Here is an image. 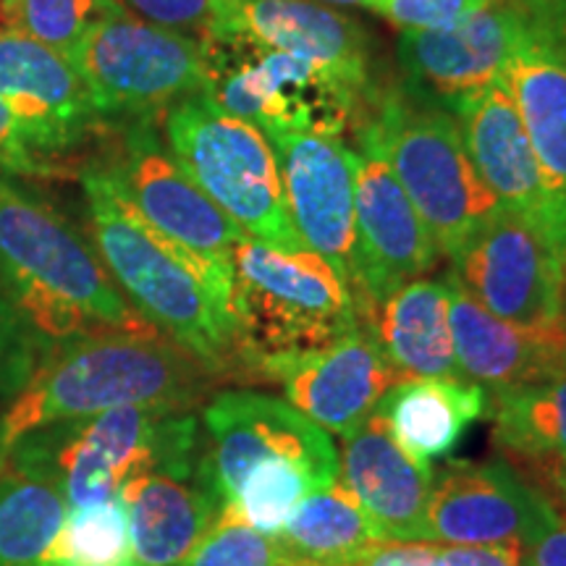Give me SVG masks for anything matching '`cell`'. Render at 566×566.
<instances>
[{
  "label": "cell",
  "instance_id": "6da1fadb",
  "mask_svg": "<svg viewBox=\"0 0 566 566\" xmlns=\"http://www.w3.org/2000/svg\"><path fill=\"white\" fill-rule=\"evenodd\" d=\"M0 292L27 325L40 357L82 336L160 334L122 294L95 244L3 174Z\"/></svg>",
  "mask_w": 566,
  "mask_h": 566
},
{
  "label": "cell",
  "instance_id": "7a4b0ae2",
  "mask_svg": "<svg viewBox=\"0 0 566 566\" xmlns=\"http://www.w3.org/2000/svg\"><path fill=\"white\" fill-rule=\"evenodd\" d=\"M212 375L163 334L82 336L38 359L19 394L0 407V470L27 438L118 407H189Z\"/></svg>",
  "mask_w": 566,
  "mask_h": 566
},
{
  "label": "cell",
  "instance_id": "3957f363",
  "mask_svg": "<svg viewBox=\"0 0 566 566\" xmlns=\"http://www.w3.org/2000/svg\"><path fill=\"white\" fill-rule=\"evenodd\" d=\"M92 244L132 307L212 378L239 367L231 279L145 223L95 166L82 174Z\"/></svg>",
  "mask_w": 566,
  "mask_h": 566
},
{
  "label": "cell",
  "instance_id": "277c9868",
  "mask_svg": "<svg viewBox=\"0 0 566 566\" xmlns=\"http://www.w3.org/2000/svg\"><path fill=\"white\" fill-rule=\"evenodd\" d=\"M6 464L51 478L71 509L103 504L145 472L200 475L202 422L189 407H118L40 430Z\"/></svg>",
  "mask_w": 566,
  "mask_h": 566
},
{
  "label": "cell",
  "instance_id": "5b68a950",
  "mask_svg": "<svg viewBox=\"0 0 566 566\" xmlns=\"http://www.w3.org/2000/svg\"><path fill=\"white\" fill-rule=\"evenodd\" d=\"M229 315L239 367L252 375L268 359L323 349L363 325L349 286L321 254L250 237L231 250Z\"/></svg>",
  "mask_w": 566,
  "mask_h": 566
},
{
  "label": "cell",
  "instance_id": "8992f818",
  "mask_svg": "<svg viewBox=\"0 0 566 566\" xmlns=\"http://www.w3.org/2000/svg\"><path fill=\"white\" fill-rule=\"evenodd\" d=\"M367 108L359 145L388 163L438 252L451 258L470 231L499 208L472 166L457 118L401 87L373 90Z\"/></svg>",
  "mask_w": 566,
  "mask_h": 566
},
{
  "label": "cell",
  "instance_id": "52a82bcc",
  "mask_svg": "<svg viewBox=\"0 0 566 566\" xmlns=\"http://www.w3.org/2000/svg\"><path fill=\"white\" fill-rule=\"evenodd\" d=\"M163 132L189 179L244 237L283 252L304 250L289 218L279 158L258 126L229 116L202 92L166 111Z\"/></svg>",
  "mask_w": 566,
  "mask_h": 566
},
{
  "label": "cell",
  "instance_id": "ba28073f",
  "mask_svg": "<svg viewBox=\"0 0 566 566\" xmlns=\"http://www.w3.org/2000/svg\"><path fill=\"white\" fill-rule=\"evenodd\" d=\"M205 48L210 69L205 95L268 139L275 134L342 139L357 118L359 101H367L331 69L252 40H205Z\"/></svg>",
  "mask_w": 566,
  "mask_h": 566
},
{
  "label": "cell",
  "instance_id": "9c48e42d",
  "mask_svg": "<svg viewBox=\"0 0 566 566\" xmlns=\"http://www.w3.org/2000/svg\"><path fill=\"white\" fill-rule=\"evenodd\" d=\"M101 116H166L208 90V48L195 34L168 30L118 9L92 21L69 53Z\"/></svg>",
  "mask_w": 566,
  "mask_h": 566
},
{
  "label": "cell",
  "instance_id": "30bf717a",
  "mask_svg": "<svg viewBox=\"0 0 566 566\" xmlns=\"http://www.w3.org/2000/svg\"><path fill=\"white\" fill-rule=\"evenodd\" d=\"M451 275L488 313L525 328L566 323V268L554 239L495 208L451 254Z\"/></svg>",
  "mask_w": 566,
  "mask_h": 566
},
{
  "label": "cell",
  "instance_id": "8fae6325",
  "mask_svg": "<svg viewBox=\"0 0 566 566\" xmlns=\"http://www.w3.org/2000/svg\"><path fill=\"white\" fill-rule=\"evenodd\" d=\"M95 168L142 221L231 279V250L242 229L189 179L150 118L126 122Z\"/></svg>",
  "mask_w": 566,
  "mask_h": 566
},
{
  "label": "cell",
  "instance_id": "7c38bea8",
  "mask_svg": "<svg viewBox=\"0 0 566 566\" xmlns=\"http://www.w3.org/2000/svg\"><path fill=\"white\" fill-rule=\"evenodd\" d=\"M202 478L231 504L252 467L292 459L325 488L338 480V451L331 436L279 396L231 388L212 394L202 409Z\"/></svg>",
  "mask_w": 566,
  "mask_h": 566
},
{
  "label": "cell",
  "instance_id": "4fadbf2b",
  "mask_svg": "<svg viewBox=\"0 0 566 566\" xmlns=\"http://www.w3.org/2000/svg\"><path fill=\"white\" fill-rule=\"evenodd\" d=\"M530 24L516 0H495L454 27L401 30L396 42L399 87L454 116L470 97L504 80Z\"/></svg>",
  "mask_w": 566,
  "mask_h": 566
},
{
  "label": "cell",
  "instance_id": "5bb4252c",
  "mask_svg": "<svg viewBox=\"0 0 566 566\" xmlns=\"http://www.w3.org/2000/svg\"><path fill=\"white\" fill-rule=\"evenodd\" d=\"M357 153L352 296L365 321L375 304L422 279L441 252L388 163L370 147Z\"/></svg>",
  "mask_w": 566,
  "mask_h": 566
},
{
  "label": "cell",
  "instance_id": "9a60e30c",
  "mask_svg": "<svg viewBox=\"0 0 566 566\" xmlns=\"http://www.w3.org/2000/svg\"><path fill=\"white\" fill-rule=\"evenodd\" d=\"M254 375L281 384L289 405L342 438L375 415L388 388L401 384L365 323L323 349L268 359Z\"/></svg>",
  "mask_w": 566,
  "mask_h": 566
},
{
  "label": "cell",
  "instance_id": "2e32d148",
  "mask_svg": "<svg viewBox=\"0 0 566 566\" xmlns=\"http://www.w3.org/2000/svg\"><path fill=\"white\" fill-rule=\"evenodd\" d=\"M0 101L24 145L51 171L55 155L84 142L103 118L69 55L6 27L0 30Z\"/></svg>",
  "mask_w": 566,
  "mask_h": 566
},
{
  "label": "cell",
  "instance_id": "e0dca14e",
  "mask_svg": "<svg viewBox=\"0 0 566 566\" xmlns=\"http://www.w3.org/2000/svg\"><path fill=\"white\" fill-rule=\"evenodd\" d=\"M289 218L304 250L321 254L354 286V179L359 153L336 137L275 134Z\"/></svg>",
  "mask_w": 566,
  "mask_h": 566
},
{
  "label": "cell",
  "instance_id": "ac0fdd59",
  "mask_svg": "<svg viewBox=\"0 0 566 566\" xmlns=\"http://www.w3.org/2000/svg\"><path fill=\"white\" fill-rule=\"evenodd\" d=\"M242 38L296 55L373 92V55L365 27L334 6L315 0H221L202 40Z\"/></svg>",
  "mask_w": 566,
  "mask_h": 566
},
{
  "label": "cell",
  "instance_id": "d6986e66",
  "mask_svg": "<svg viewBox=\"0 0 566 566\" xmlns=\"http://www.w3.org/2000/svg\"><path fill=\"white\" fill-rule=\"evenodd\" d=\"M546 499L512 464L457 459L433 478L424 514L428 541L520 548Z\"/></svg>",
  "mask_w": 566,
  "mask_h": 566
},
{
  "label": "cell",
  "instance_id": "ffe728a7",
  "mask_svg": "<svg viewBox=\"0 0 566 566\" xmlns=\"http://www.w3.org/2000/svg\"><path fill=\"white\" fill-rule=\"evenodd\" d=\"M504 82L541 168L548 231L566 268V34L530 24Z\"/></svg>",
  "mask_w": 566,
  "mask_h": 566
},
{
  "label": "cell",
  "instance_id": "44dd1931",
  "mask_svg": "<svg viewBox=\"0 0 566 566\" xmlns=\"http://www.w3.org/2000/svg\"><path fill=\"white\" fill-rule=\"evenodd\" d=\"M338 483L370 514L386 541H428L424 514L433 470L396 441L391 424L378 409L344 436Z\"/></svg>",
  "mask_w": 566,
  "mask_h": 566
},
{
  "label": "cell",
  "instance_id": "7402d4cb",
  "mask_svg": "<svg viewBox=\"0 0 566 566\" xmlns=\"http://www.w3.org/2000/svg\"><path fill=\"white\" fill-rule=\"evenodd\" d=\"M446 283L457 365L467 384L501 391L566 373V323L551 328L506 323L480 307L451 273L446 275Z\"/></svg>",
  "mask_w": 566,
  "mask_h": 566
},
{
  "label": "cell",
  "instance_id": "603a6c76",
  "mask_svg": "<svg viewBox=\"0 0 566 566\" xmlns=\"http://www.w3.org/2000/svg\"><path fill=\"white\" fill-rule=\"evenodd\" d=\"M472 166L501 208H509L548 233V205L541 168L506 82L470 97L454 113Z\"/></svg>",
  "mask_w": 566,
  "mask_h": 566
},
{
  "label": "cell",
  "instance_id": "cb8c5ba5",
  "mask_svg": "<svg viewBox=\"0 0 566 566\" xmlns=\"http://www.w3.org/2000/svg\"><path fill=\"white\" fill-rule=\"evenodd\" d=\"M118 499L129 516V566H179L221 514L202 472H145L124 483Z\"/></svg>",
  "mask_w": 566,
  "mask_h": 566
},
{
  "label": "cell",
  "instance_id": "d4e9b609",
  "mask_svg": "<svg viewBox=\"0 0 566 566\" xmlns=\"http://www.w3.org/2000/svg\"><path fill=\"white\" fill-rule=\"evenodd\" d=\"M451 296L446 279H417L367 313L388 365L401 380H464L451 336Z\"/></svg>",
  "mask_w": 566,
  "mask_h": 566
},
{
  "label": "cell",
  "instance_id": "484cf974",
  "mask_svg": "<svg viewBox=\"0 0 566 566\" xmlns=\"http://www.w3.org/2000/svg\"><path fill=\"white\" fill-rule=\"evenodd\" d=\"M488 405L491 396L478 384L420 378L388 388L378 412L391 424L396 441L430 464L457 449L467 428L488 412Z\"/></svg>",
  "mask_w": 566,
  "mask_h": 566
},
{
  "label": "cell",
  "instance_id": "4316f807",
  "mask_svg": "<svg viewBox=\"0 0 566 566\" xmlns=\"http://www.w3.org/2000/svg\"><path fill=\"white\" fill-rule=\"evenodd\" d=\"M275 537L304 566H352L386 541L370 514L338 480L307 495Z\"/></svg>",
  "mask_w": 566,
  "mask_h": 566
},
{
  "label": "cell",
  "instance_id": "83f0119b",
  "mask_svg": "<svg viewBox=\"0 0 566 566\" xmlns=\"http://www.w3.org/2000/svg\"><path fill=\"white\" fill-rule=\"evenodd\" d=\"M493 443L548 467L566 464V373L541 384L488 391Z\"/></svg>",
  "mask_w": 566,
  "mask_h": 566
},
{
  "label": "cell",
  "instance_id": "f1b7e54d",
  "mask_svg": "<svg viewBox=\"0 0 566 566\" xmlns=\"http://www.w3.org/2000/svg\"><path fill=\"white\" fill-rule=\"evenodd\" d=\"M69 509L51 478L6 464L0 470V566H42Z\"/></svg>",
  "mask_w": 566,
  "mask_h": 566
},
{
  "label": "cell",
  "instance_id": "f546056e",
  "mask_svg": "<svg viewBox=\"0 0 566 566\" xmlns=\"http://www.w3.org/2000/svg\"><path fill=\"white\" fill-rule=\"evenodd\" d=\"M132 541L124 501L69 509L42 566H129Z\"/></svg>",
  "mask_w": 566,
  "mask_h": 566
},
{
  "label": "cell",
  "instance_id": "4dcf8cb0",
  "mask_svg": "<svg viewBox=\"0 0 566 566\" xmlns=\"http://www.w3.org/2000/svg\"><path fill=\"white\" fill-rule=\"evenodd\" d=\"M317 491H325V485L304 464L292 459H268L247 472L233 501L226 506L237 509L247 525L260 533L279 535L294 509Z\"/></svg>",
  "mask_w": 566,
  "mask_h": 566
},
{
  "label": "cell",
  "instance_id": "1f68e13d",
  "mask_svg": "<svg viewBox=\"0 0 566 566\" xmlns=\"http://www.w3.org/2000/svg\"><path fill=\"white\" fill-rule=\"evenodd\" d=\"M118 9V0H0V19L6 30L69 55L92 21Z\"/></svg>",
  "mask_w": 566,
  "mask_h": 566
},
{
  "label": "cell",
  "instance_id": "d6a6232c",
  "mask_svg": "<svg viewBox=\"0 0 566 566\" xmlns=\"http://www.w3.org/2000/svg\"><path fill=\"white\" fill-rule=\"evenodd\" d=\"M179 566H304L281 546L279 537L247 525L237 509L223 506L216 525Z\"/></svg>",
  "mask_w": 566,
  "mask_h": 566
},
{
  "label": "cell",
  "instance_id": "836d02e7",
  "mask_svg": "<svg viewBox=\"0 0 566 566\" xmlns=\"http://www.w3.org/2000/svg\"><path fill=\"white\" fill-rule=\"evenodd\" d=\"M40 352L17 310L0 292V407H6L38 367Z\"/></svg>",
  "mask_w": 566,
  "mask_h": 566
},
{
  "label": "cell",
  "instance_id": "e575fe53",
  "mask_svg": "<svg viewBox=\"0 0 566 566\" xmlns=\"http://www.w3.org/2000/svg\"><path fill=\"white\" fill-rule=\"evenodd\" d=\"M495 0H378L375 13H384L401 30H443L475 17Z\"/></svg>",
  "mask_w": 566,
  "mask_h": 566
},
{
  "label": "cell",
  "instance_id": "d590c367",
  "mask_svg": "<svg viewBox=\"0 0 566 566\" xmlns=\"http://www.w3.org/2000/svg\"><path fill=\"white\" fill-rule=\"evenodd\" d=\"M118 3H126L145 21L202 40L216 21L221 0H118Z\"/></svg>",
  "mask_w": 566,
  "mask_h": 566
},
{
  "label": "cell",
  "instance_id": "8d00e7d4",
  "mask_svg": "<svg viewBox=\"0 0 566 566\" xmlns=\"http://www.w3.org/2000/svg\"><path fill=\"white\" fill-rule=\"evenodd\" d=\"M520 556L525 566H566V512L543 501L533 527L520 543Z\"/></svg>",
  "mask_w": 566,
  "mask_h": 566
},
{
  "label": "cell",
  "instance_id": "74e56055",
  "mask_svg": "<svg viewBox=\"0 0 566 566\" xmlns=\"http://www.w3.org/2000/svg\"><path fill=\"white\" fill-rule=\"evenodd\" d=\"M352 566H446L441 548L428 541H384Z\"/></svg>",
  "mask_w": 566,
  "mask_h": 566
},
{
  "label": "cell",
  "instance_id": "f35d334b",
  "mask_svg": "<svg viewBox=\"0 0 566 566\" xmlns=\"http://www.w3.org/2000/svg\"><path fill=\"white\" fill-rule=\"evenodd\" d=\"M0 171L13 176H51V168L34 155L21 139V132L13 116L0 101Z\"/></svg>",
  "mask_w": 566,
  "mask_h": 566
},
{
  "label": "cell",
  "instance_id": "ab89813d",
  "mask_svg": "<svg viewBox=\"0 0 566 566\" xmlns=\"http://www.w3.org/2000/svg\"><path fill=\"white\" fill-rule=\"evenodd\" d=\"M441 554L446 566H525L514 546H449Z\"/></svg>",
  "mask_w": 566,
  "mask_h": 566
},
{
  "label": "cell",
  "instance_id": "60d3db41",
  "mask_svg": "<svg viewBox=\"0 0 566 566\" xmlns=\"http://www.w3.org/2000/svg\"><path fill=\"white\" fill-rule=\"evenodd\" d=\"M530 21L541 30L566 34V0H516Z\"/></svg>",
  "mask_w": 566,
  "mask_h": 566
},
{
  "label": "cell",
  "instance_id": "b9f144b4",
  "mask_svg": "<svg viewBox=\"0 0 566 566\" xmlns=\"http://www.w3.org/2000/svg\"><path fill=\"white\" fill-rule=\"evenodd\" d=\"M548 480L554 483L558 495L566 501V464L564 467H548Z\"/></svg>",
  "mask_w": 566,
  "mask_h": 566
},
{
  "label": "cell",
  "instance_id": "7bdbcfd3",
  "mask_svg": "<svg viewBox=\"0 0 566 566\" xmlns=\"http://www.w3.org/2000/svg\"><path fill=\"white\" fill-rule=\"evenodd\" d=\"M315 3H325V6H357V9H375L378 0H315Z\"/></svg>",
  "mask_w": 566,
  "mask_h": 566
}]
</instances>
